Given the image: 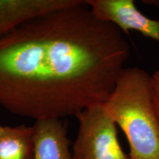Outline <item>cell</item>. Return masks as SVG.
I'll list each match as a JSON object with an SVG mask.
<instances>
[{"label":"cell","mask_w":159,"mask_h":159,"mask_svg":"<svg viewBox=\"0 0 159 159\" xmlns=\"http://www.w3.org/2000/svg\"><path fill=\"white\" fill-rule=\"evenodd\" d=\"M102 105L126 136L130 159H159V120L152 75L139 67H125Z\"/></svg>","instance_id":"2"},{"label":"cell","mask_w":159,"mask_h":159,"mask_svg":"<svg viewBox=\"0 0 159 159\" xmlns=\"http://www.w3.org/2000/svg\"><path fill=\"white\" fill-rule=\"evenodd\" d=\"M130 55L85 1L33 19L0 38V105L35 120L76 117L106 102Z\"/></svg>","instance_id":"1"},{"label":"cell","mask_w":159,"mask_h":159,"mask_svg":"<svg viewBox=\"0 0 159 159\" xmlns=\"http://www.w3.org/2000/svg\"><path fill=\"white\" fill-rule=\"evenodd\" d=\"M146 5H151L159 7V0H148V1H142Z\"/></svg>","instance_id":"9"},{"label":"cell","mask_w":159,"mask_h":159,"mask_svg":"<svg viewBox=\"0 0 159 159\" xmlns=\"http://www.w3.org/2000/svg\"><path fill=\"white\" fill-rule=\"evenodd\" d=\"M82 0H0V38L31 20L79 4Z\"/></svg>","instance_id":"5"},{"label":"cell","mask_w":159,"mask_h":159,"mask_svg":"<svg viewBox=\"0 0 159 159\" xmlns=\"http://www.w3.org/2000/svg\"><path fill=\"white\" fill-rule=\"evenodd\" d=\"M152 94L155 108L159 120V69L152 75Z\"/></svg>","instance_id":"8"},{"label":"cell","mask_w":159,"mask_h":159,"mask_svg":"<svg viewBox=\"0 0 159 159\" xmlns=\"http://www.w3.org/2000/svg\"><path fill=\"white\" fill-rule=\"evenodd\" d=\"M76 118L79 129L72 159H130L119 144L117 125L102 105L85 109Z\"/></svg>","instance_id":"3"},{"label":"cell","mask_w":159,"mask_h":159,"mask_svg":"<svg viewBox=\"0 0 159 159\" xmlns=\"http://www.w3.org/2000/svg\"><path fill=\"white\" fill-rule=\"evenodd\" d=\"M4 130V127L2 126V125H0V134H1L2 132Z\"/></svg>","instance_id":"10"},{"label":"cell","mask_w":159,"mask_h":159,"mask_svg":"<svg viewBox=\"0 0 159 159\" xmlns=\"http://www.w3.org/2000/svg\"><path fill=\"white\" fill-rule=\"evenodd\" d=\"M33 126L4 127L0 134V159H34Z\"/></svg>","instance_id":"7"},{"label":"cell","mask_w":159,"mask_h":159,"mask_svg":"<svg viewBox=\"0 0 159 159\" xmlns=\"http://www.w3.org/2000/svg\"><path fill=\"white\" fill-rule=\"evenodd\" d=\"M33 128L34 159H72L67 128L61 119H37Z\"/></svg>","instance_id":"6"},{"label":"cell","mask_w":159,"mask_h":159,"mask_svg":"<svg viewBox=\"0 0 159 159\" xmlns=\"http://www.w3.org/2000/svg\"><path fill=\"white\" fill-rule=\"evenodd\" d=\"M95 16L116 26L123 33L138 31L159 42V21L144 16L134 0H85Z\"/></svg>","instance_id":"4"}]
</instances>
